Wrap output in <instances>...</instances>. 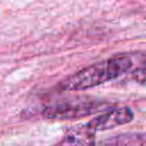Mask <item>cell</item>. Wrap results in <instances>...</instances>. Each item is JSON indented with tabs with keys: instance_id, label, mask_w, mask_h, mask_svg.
Wrapping results in <instances>:
<instances>
[{
	"instance_id": "2",
	"label": "cell",
	"mask_w": 146,
	"mask_h": 146,
	"mask_svg": "<svg viewBox=\"0 0 146 146\" xmlns=\"http://www.w3.org/2000/svg\"><path fill=\"white\" fill-rule=\"evenodd\" d=\"M111 104L92 97H74L62 99L47 105L42 110V116L49 120L80 119L100 111H105Z\"/></svg>"
},
{
	"instance_id": "1",
	"label": "cell",
	"mask_w": 146,
	"mask_h": 146,
	"mask_svg": "<svg viewBox=\"0 0 146 146\" xmlns=\"http://www.w3.org/2000/svg\"><path fill=\"white\" fill-rule=\"evenodd\" d=\"M131 66L132 59L129 56H113L99 63L87 66L72 75H68L59 82L58 89L64 91H76L94 88L117 79L127 73Z\"/></svg>"
},
{
	"instance_id": "4",
	"label": "cell",
	"mask_w": 146,
	"mask_h": 146,
	"mask_svg": "<svg viewBox=\"0 0 146 146\" xmlns=\"http://www.w3.org/2000/svg\"><path fill=\"white\" fill-rule=\"evenodd\" d=\"M95 141L96 132L86 123L67 129L64 136L51 146H94Z\"/></svg>"
},
{
	"instance_id": "3",
	"label": "cell",
	"mask_w": 146,
	"mask_h": 146,
	"mask_svg": "<svg viewBox=\"0 0 146 146\" xmlns=\"http://www.w3.org/2000/svg\"><path fill=\"white\" fill-rule=\"evenodd\" d=\"M133 111L130 107H115L103 112L102 114L91 119L87 124L90 129L96 131H104L127 124L133 120Z\"/></svg>"
}]
</instances>
